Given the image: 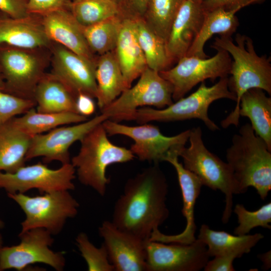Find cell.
<instances>
[{"mask_svg": "<svg viewBox=\"0 0 271 271\" xmlns=\"http://www.w3.org/2000/svg\"><path fill=\"white\" fill-rule=\"evenodd\" d=\"M108 258L116 271H147L145 241L105 220L98 228Z\"/></svg>", "mask_w": 271, "mask_h": 271, "instance_id": "16", "label": "cell"}, {"mask_svg": "<svg viewBox=\"0 0 271 271\" xmlns=\"http://www.w3.org/2000/svg\"><path fill=\"white\" fill-rule=\"evenodd\" d=\"M176 153L169 154L165 161L170 163L175 168L181 188L183 202L182 212L186 220L184 230L174 235L164 234L157 230L154 231L149 240L165 243L190 244L196 240V226L194 219V207L203 186L198 178L184 168L178 160Z\"/></svg>", "mask_w": 271, "mask_h": 271, "instance_id": "18", "label": "cell"}, {"mask_svg": "<svg viewBox=\"0 0 271 271\" xmlns=\"http://www.w3.org/2000/svg\"><path fill=\"white\" fill-rule=\"evenodd\" d=\"M258 257L263 262L264 269H268L270 267V251L260 254Z\"/></svg>", "mask_w": 271, "mask_h": 271, "instance_id": "43", "label": "cell"}, {"mask_svg": "<svg viewBox=\"0 0 271 271\" xmlns=\"http://www.w3.org/2000/svg\"><path fill=\"white\" fill-rule=\"evenodd\" d=\"M235 43L231 37H216L211 47L225 50L233 59L231 61L228 86L236 97L233 110L221 121V126L226 128L231 125L238 126L239 101L242 94L248 90L257 88L271 94L270 59L266 55L259 56L253 43L249 37L237 34Z\"/></svg>", "mask_w": 271, "mask_h": 271, "instance_id": "2", "label": "cell"}, {"mask_svg": "<svg viewBox=\"0 0 271 271\" xmlns=\"http://www.w3.org/2000/svg\"><path fill=\"white\" fill-rule=\"evenodd\" d=\"M238 115L247 117L255 134L271 151V98L260 88H251L241 96Z\"/></svg>", "mask_w": 271, "mask_h": 271, "instance_id": "27", "label": "cell"}, {"mask_svg": "<svg viewBox=\"0 0 271 271\" xmlns=\"http://www.w3.org/2000/svg\"><path fill=\"white\" fill-rule=\"evenodd\" d=\"M3 18V17H0V18Z\"/></svg>", "mask_w": 271, "mask_h": 271, "instance_id": "49", "label": "cell"}, {"mask_svg": "<svg viewBox=\"0 0 271 271\" xmlns=\"http://www.w3.org/2000/svg\"><path fill=\"white\" fill-rule=\"evenodd\" d=\"M168 186L159 164L147 167L126 182L113 208L112 222L142 239H149L168 218Z\"/></svg>", "mask_w": 271, "mask_h": 271, "instance_id": "1", "label": "cell"}, {"mask_svg": "<svg viewBox=\"0 0 271 271\" xmlns=\"http://www.w3.org/2000/svg\"><path fill=\"white\" fill-rule=\"evenodd\" d=\"M32 50L0 47V72L3 90L34 100V90L45 74V66Z\"/></svg>", "mask_w": 271, "mask_h": 271, "instance_id": "13", "label": "cell"}, {"mask_svg": "<svg viewBox=\"0 0 271 271\" xmlns=\"http://www.w3.org/2000/svg\"><path fill=\"white\" fill-rule=\"evenodd\" d=\"M226 158L241 193L253 187L264 200L271 189V151L250 124H243L233 135Z\"/></svg>", "mask_w": 271, "mask_h": 271, "instance_id": "3", "label": "cell"}, {"mask_svg": "<svg viewBox=\"0 0 271 271\" xmlns=\"http://www.w3.org/2000/svg\"><path fill=\"white\" fill-rule=\"evenodd\" d=\"M202 1H203V0H202Z\"/></svg>", "mask_w": 271, "mask_h": 271, "instance_id": "50", "label": "cell"}, {"mask_svg": "<svg viewBox=\"0 0 271 271\" xmlns=\"http://www.w3.org/2000/svg\"><path fill=\"white\" fill-rule=\"evenodd\" d=\"M32 137L18 129L11 119L0 125V172H14L25 165Z\"/></svg>", "mask_w": 271, "mask_h": 271, "instance_id": "28", "label": "cell"}, {"mask_svg": "<svg viewBox=\"0 0 271 271\" xmlns=\"http://www.w3.org/2000/svg\"><path fill=\"white\" fill-rule=\"evenodd\" d=\"M7 195L18 204L25 215L21 223L20 232L41 228L53 235H57L61 232L67 220L78 214L79 204L69 191H57L34 196L25 193Z\"/></svg>", "mask_w": 271, "mask_h": 271, "instance_id": "7", "label": "cell"}, {"mask_svg": "<svg viewBox=\"0 0 271 271\" xmlns=\"http://www.w3.org/2000/svg\"><path fill=\"white\" fill-rule=\"evenodd\" d=\"M236 214L238 225L234 233L236 235L247 234L254 227L260 226L270 229L271 226V203L264 204L257 210H247L242 204H237L233 210Z\"/></svg>", "mask_w": 271, "mask_h": 271, "instance_id": "34", "label": "cell"}, {"mask_svg": "<svg viewBox=\"0 0 271 271\" xmlns=\"http://www.w3.org/2000/svg\"><path fill=\"white\" fill-rule=\"evenodd\" d=\"M149 0H123L120 6L121 13L125 17L143 18Z\"/></svg>", "mask_w": 271, "mask_h": 271, "instance_id": "40", "label": "cell"}, {"mask_svg": "<svg viewBox=\"0 0 271 271\" xmlns=\"http://www.w3.org/2000/svg\"><path fill=\"white\" fill-rule=\"evenodd\" d=\"M76 242L86 263L88 271L114 270L103 244L100 247L95 246L84 232H80L77 235Z\"/></svg>", "mask_w": 271, "mask_h": 271, "instance_id": "35", "label": "cell"}, {"mask_svg": "<svg viewBox=\"0 0 271 271\" xmlns=\"http://www.w3.org/2000/svg\"><path fill=\"white\" fill-rule=\"evenodd\" d=\"M75 174V169L71 163L52 169L46 164L39 162L24 165L14 172H0V189L7 193H25L32 189L45 193L70 191L75 188L73 183Z\"/></svg>", "mask_w": 271, "mask_h": 271, "instance_id": "12", "label": "cell"}, {"mask_svg": "<svg viewBox=\"0 0 271 271\" xmlns=\"http://www.w3.org/2000/svg\"><path fill=\"white\" fill-rule=\"evenodd\" d=\"M28 0H0V12L8 17L20 18L28 16Z\"/></svg>", "mask_w": 271, "mask_h": 271, "instance_id": "38", "label": "cell"}, {"mask_svg": "<svg viewBox=\"0 0 271 271\" xmlns=\"http://www.w3.org/2000/svg\"><path fill=\"white\" fill-rule=\"evenodd\" d=\"M3 81L1 72H0V88L3 89Z\"/></svg>", "mask_w": 271, "mask_h": 271, "instance_id": "47", "label": "cell"}, {"mask_svg": "<svg viewBox=\"0 0 271 271\" xmlns=\"http://www.w3.org/2000/svg\"><path fill=\"white\" fill-rule=\"evenodd\" d=\"M222 98L236 101L235 95L228 88V77L220 78L211 86H207L203 81L194 92L165 108H140L137 110L134 120L143 124L151 121L169 122L199 119L209 129L215 131L219 128L209 117L208 111L213 102Z\"/></svg>", "mask_w": 271, "mask_h": 271, "instance_id": "6", "label": "cell"}, {"mask_svg": "<svg viewBox=\"0 0 271 271\" xmlns=\"http://www.w3.org/2000/svg\"><path fill=\"white\" fill-rule=\"evenodd\" d=\"M51 74L61 81L76 98L79 94L95 98V63L55 43Z\"/></svg>", "mask_w": 271, "mask_h": 271, "instance_id": "17", "label": "cell"}, {"mask_svg": "<svg viewBox=\"0 0 271 271\" xmlns=\"http://www.w3.org/2000/svg\"><path fill=\"white\" fill-rule=\"evenodd\" d=\"M185 0H149L142 18L148 26L166 43L179 9Z\"/></svg>", "mask_w": 271, "mask_h": 271, "instance_id": "32", "label": "cell"}, {"mask_svg": "<svg viewBox=\"0 0 271 271\" xmlns=\"http://www.w3.org/2000/svg\"><path fill=\"white\" fill-rule=\"evenodd\" d=\"M71 3V0H28L27 9L29 14L42 17L58 10L69 9Z\"/></svg>", "mask_w": 271, "mask_h": 271, "instance_id": "37", "label": "cell"}, {"mask_svg": "<svg viewBox=\"0 0 271 271\" xmlns=\"http://www.w3.org/2000/svg\"><path fill=\"white\" fill-rule=\"evenodd\" d=\"M52 236L41 228L20 232L19 244L0 247V271L23 270L36 263L47 264L57 271L63 270L66 264L64 254L50 248L54 241Z\"/></svg>", "mask_w": 271, "mask_h": 271, "instance_id": "10", "label": "cell"}, {"mask_svg": "<svg viewBox=\"0 0 271 271\" xmlns=\"http://www.w3.org/2000/svg\"><path fill=\"white\" fill-rule=\"evenodd\" d=\"M147 271H198L210 256L206 245L198 239L190 244L145 241Z\"/></svg>", "mask_w": 271, "mask_h": 271, "instance_id": "15", "label": "cell"}, {"mask_svg": "<svg viewBox=\"0 0 271 271\" xmlns=\"http://www.w3.org/2000/svg\"><path fill=\"white\" fill-rule=\"evenodd\" d=\"M110 1L115 3L116 4L118 5L119 6L121 5V4L123 1V0H110Z\"/></svg>", "mask_w": 271, "mask_h": 271, "instance_id": "44", "label": "cell"}, {"mask_svg": "<svg viewBox=\"0 0 271 271\" xmlns=\"http://www.w3.org/2000/svg\"><path fill=\"white\" fill-rule=\"evenodd\" d=\"M87 119V117L76 113L39 112L33 107L21 116H16L11 120L22 132L33 136L47 132L61 125L80 123Z\"/></svg>", "mask_w": 271, "mask_h": 271, "instance_id": "29", "label": "cell"}, {"mask_svg": "<svg viewBox=\"0 0 271 271\" xmlns=\"http://www.w3.org/2000/svg\"><path fill=\"white\" fill-rule=\"evenodd\" d=\"M137 83L123 91L112 102L101 110L108 119L118 122L134 120L138 109L151 107L162 109L173 103V88L159 72L148 67Z\"/></svg>", "mask_w": 271, "mask_h": 271, "instance_id": "8", "label": "cell"}, {"mask_svg": "<svg viewBox=\"0 0 271 271\" xmlns=\"http://www.w3.org/2000/svg\"><path fill=\"white\" fill-rule=\"evenodd\" d=\"M240 9L226 10L219 8L205 11L201 28L186 56L207 58L208 56L204 51L206 41L215 34L221 37H231L239 26L235 14Z\"/></svg>", "mask_w": 271, "mask_h": 271, "instance_id": "26", "label": "cell"}, {"mask_svg": "<svg viewBox=\"0 0 271 271\" xmlns=\"http://www.w3.org/2000/svg\"><path fill=\"white\" fill-rule=\"evenodd\" d=\"M108 119L101 113L73 125L59 126L46 133L32 136L26 161L42 157L45 164L55 161L62 165L70 163L69 150L72 145L80 141L92 129Z\"/></svg>", "mask_w": 271, "mask_h": 271, "instance_id": "14", "label": "cell"}, {"mask_svg": "<svg viewBox=\"0 0 271 271\" xmlns=\"http://www.w3.org/2000/svg\"><path fill=\"white\" fill-rule=\"evenodd\" d=\"M202 0H185L172 24L166 47L172 64L186 56L198 35L206 11Z\"/></svg>", "mask_w": 271, "mask_h": 271, "instance_id": "19", "label": "cell"}, {"mask_svg": "<svg viewBox=\"0 0 271 271\" xmlns=\"http://www.w3.org/2000/svg\"><path fill=\"white\" fill-rule=\"evenodd\" d=\"M216 54L211 58H201L185 56L176 66L159 72L173 88L172 98L177 101L199 83L210 79L228 77L232 60L229 53L220 48H215Z\"/></svg>", "mask_w": 271, "mask_h": 271, "instance_id": "11", "label": "cell"}, {"mask_svg": "<svg viewBox=\"0 0 271 271\" xmlns=\"http://www.w3.org/2000/svg\"><path fill=\"white\" fill-rule=\"evenodd\" d=\"M77 1V0H71V2H74V1Z\"/></svg>", "mask_w": 271, "mask_h": 271, "instance_id": "48", "label": "cell"}, {"mask_svg": "<svg viewBox=\"0 0 271 271\" xmlns=\"http://www.w3.org/2000/svg\"><path fill=\"white\" fill-rule=\"evenodd\" d=\"M109 136L123 135L131 139L134 143L130 150L139 160L159 164L165 161L170 153L179 156L180 150L188 141L190 129L176 136L163 134L159 128L148 123L137 126L118 123L109 119L102 122Z\"/></svg>", "mask_w": 271, "mask_h": 271, "instance_id": "9", "label": "cell"}, {"mask_svg": "<svg viewBox=\"0 0 271 271\" xmlns=\"http://www.w3.org/2000/svg\"><path fill=\"white\" fill-rule=\"evenodd\" d=\"M114 51L127 89L147 67L138 40L134 18L123 16Z\"/></svg>", "mask_w": 271, "mask_h": 271, "instance_id": "22", "label": "cell"}, {"mask_svg": "<svg viewBox=\"0 0 271 271\" xmlns=\"http://www.w3.org/2000/svg\"><path fill=\"white\" fill-rule=\"evenodd\" d=\"M95 79V98L98 107L102 110L126 89L114 50L96 58Z\"/></svg>", "mask_w": 271, "mask_h": 271, "instance_id": "25", "label": "cell"}, {"mask_svg": "<svg viewBox=\"0 0 271 271\" xmlns=\"http://www.w3.org/2000/svg\"><path fill=\"white\" fill-rule=\"evenodd\" d=\"M263 235L259 233L244 235H233L224 231H215L209 226L201 225L197 239L207 246L210 257H241L250 252Z\"/></svg>", "mask_w": 271, "mask_h": 271, "instance_id": "23", "label": "cell"}, {"mask_svg": "<svg viewBox=\"0 0 271 271\" xmlns=\"http://www.w3.org/2000/svg\"><path fill=\"white\" fill-rule=\"evenodd\" d=\"M70 11L83 27L90 26L121 14L120 6L110 0L71 2Z\"/></svg>", "mask_w": 271, "mask_h": 271, "instance_id": "33", "label": "cell"}, {"mask_svg": "<svg viewBox=\"0 0 271 271\" xmlns=\"http://www.w3.org/2000/svg\"><path fill=\"white\" fill-rule=\"evenodd\" d=\"M41 20L34 15L20 18H0V47L35 50L50 46Z\"/></svg>", "mask_w": 271, "mask_h": 271, "instance_id": "21", "label": "cell"}, {"mask_svg": "<svg viewBox=\"0 0 271 271\" xmlns=\"http://www.w3.org/2000/svg\"><path fill=\"white\" fill-rule=\"evenodd\" d=\"M4 240L2 235L0 233V247L3 246Z\"/></svg>", "mask_w": 271, "mask_h": 271, "instance_id": "45", "label": "cell"}, {"mask_svg": "<svg viewBox=\"0 0 271 271\" xmlns=\"http://www.w3.org/2000/svg\"><path fill=\"white\" fill-rule=\"evenodd\" d=\"M76 99L68 87L51 73L43 75L34 92L36 110L39 112L78 113Z\"/></svg>", "mask_w": 271, "mask_h": 271, "instance_id": "24", "label": "cell"}, {"mask_svg": "<svg viewBox=\"0 0 271 271\" xmlns=\"http://www.w3.org/2000/svg\"><path fill=\"white\" fill-rule=\"evenodd\" d=\"M76 105L78 113L87 117L94 113L96 108L93 98L82 93L77 96Z\"/></svg>", "mask_w": 271, "mask_h": 271, "instance_id": "42", "label": "cell"}, {"mask_svg": "<svg viewBox=\"0 0 271 271\" xmlns=\"http://www.w3.org/2000/svg\"><path fill=\"white\" fill-rule=\"evenodd\" d=\"M263 0H203L202 6L205 11L222 8L226 10L236 8L241 9L250 4Z\"/></svg>", "mask_w": 271, "mask_h": 271, "instance_id": "39", "label": "cell"}, {"mask_svg": "<svg viewBox=\"0 0 271 271\" xmlns=\"http://www.w3.org/2000/svg\"><path fill=\"white\" fill-rule=\"evenodd\" d=\"M41 22L51 42L62 45L95 63L96 57L90 50L83 27L69 9H63L42 16Z\"/></svg>", "mask_w": 271, "mask_h": 271, "instance_id": "20", "label": "cell"}, {"mask_svg": "<svg viewBox=\"0 0 271 271\" xmlns=\"http://www.w3.org/2000/svg\"><path fill=\"white\" fill-rule=\"evenodd\" d=\"M33 99L21 97L0 88V125L36 106Z\"/></svg>", "mask_w": 271, "mask_h": 271, "instance_id": "36", "label": "cell"}, {"mask_svg": "<svg viewBox=\"0 0 271 271\" xmlns=\"http://www.w3.org/2000/svg\"><path fill=\"white\" fill-rule=\"evenodd\" d=\"M190 146L179 153L185 168L195 175L202 185L219 190L225 195V205L222 217L223 223L228 222L232 211L233 195L241 194L239 185L229 164L210 152L202 139V131L198 126L190 129Z\"/></svg>", "mask_w": 271, "mask_h": 271, "instance_id": "5", "label": "cell"}, {"mask_svg": "<svg viewBox=\"0 0 271 271\" xmlns=\"http://www.w3.org/2000/svg\"><path fill=\"white\" fill-rule=\"evenodd\" d=\"M4 226L5 223L2 219H0V229L3 228Z\"/></svg>", "mask_w": 271, "mask_h": 271, "instance_id": "46", "label": "cell"}, {"mask_svg": "<svg viewBox=\"0 0 271 271\" xmlns=\"http://www.w3.org/2000/svg\"><path fill=\"white\" fill-rule=\"evenodd\" d=\"M234 259L228 256H217L208 261L205 266V271H234L233 262Z\"/></svg>", "mask_w": 271, "mask_h": 271, "instance_id": "41", "label": "cell"}, {"mask_svg": "<svg viewBox=\"0 0 271 271\" xmlns=\"http://www.w3.org/2000/svg\"><path fill=\"white\" fill-rule=\"evenodd\" d=\"M134 18L138 40L147 67L158 72L170 68L172 64L165 42L148 26L142 18Z\"/></svg>", "mask_w": 271, "mask_h": 271, "instance_id": "30", "label": "cell"}, {"mask_svg": "<svg viewBox=\"0 0 271 271\" xmlns=\"http://www.w3.org/2000/svg\"><path fill=\"white\" fill-rule=\"evenodd\" d=\"M123 18L120 14L90 26H82L87 45L94 55L100 56L115 49Z\"/></svg>", "mask_w": 271, "mask_h": 271, "instance_id": "31", "label": "cell"}, {"mask_svg": "<svg viewBox=\"0 0 271 271\" xmlns=\"http://www.w3.org/2000/svg\"><path fill=\"white\" fill-rule=\"evenodd\" d=\"M107 136L102 123L99 124L80 141L79 151L70 160L79 181L101 196L105 194L110 181L106 175L107 167L135 157L130 149L113 144Z\"/></svg>", "mask_w": 271, "mask_h": 271, "instance_id": "4", "label": "cell"}]
</instances>
